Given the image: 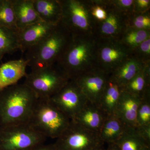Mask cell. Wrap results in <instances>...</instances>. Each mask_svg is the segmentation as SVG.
<instances>
[{"label":"cell","instance_id":"1","mask_svg":"<svg viewBox=\"0 0 150 150\" xmlns=\"http://www.w3.org/2000/svg\"><path fill=\"white\" fill-rule=\"evenodd\" d=\"M37 99L24 83L0 91V126L29 122Z\"/></svg>","mask_w":150,"mask_h":150},{"label":"cell","instance_id":"2","mask_svg":"<svg viewBox=\"0 0 150 150\" xmlns=\"http://www.w3.org/2000/svg\"><path fill=\"white\" fill-rule=\"evenodd\" d=\"M96 40L93 36L72 35L56 66L70 80L95 68Z\"/></svg>","mask_w":150,"mask_h":150},{"label":"cell","instance_id":"3","mask_svg":"<svg viewBox=\"0 0 150 150\" xmlns=\"http://www.w3.org/2000/svg\"><path fill=\"white\" fill-rule=\"evenodd\" d=\"M72 35L61 23L48 35L29 48L25 59L31 70L56 65L68 46Z\"/></svg>","mask_w":150,"mask_h":150},{"label":"cell","instance_id":"4","mask_svg":"<svg viewBox=\"0 0 150 150\" xmlns=\"http://www.w3.org/2000/svg\"><path fill=\"white\" fill-rule=\"evenodd\" d=\"M29 123L46 138L57 139L69 127L71 120L50 99L38 98Z\"/></svg>","mask_w":150,"mask_h":150},{"label":"cell","instance_id":"5","mask_svg":"<svg viewBox=\"0 0 150 150\" xmlns=\"http://www.w3.org/2000/svg\"><path fill=\"white\" fill-rule=\"evenodd\" d=\"M60 23L72 35L93 36L95 22L90 12L89 0H60Z\"/></svg>","mask_w":150,"mask_h":150},{"label":"cell","instance_id":"6","mask_svg":"<svg viewBox=\"0 0 150 150\" xmlns=\"http://www.w3.org/2000/svg\"><path fill=\"white\" fill-rule=\"evenodd\" d=\"M46 139L29 122L0 126V150H32Z\"/></svg>","mask_w":150,"mask_h":150},{"label":"cell","instance_id":"7","mask_svg":"<svg viewBox=\"0 0 150 150\" xmlns=\"http://www.w3.org/2000/svg\"><path fill=\"white\" fill-rule=\"evenodd\" d=\"M70 80L56 65L31 70L25 77L24 83L38 98L50 99Z\"/></svg>","mask_w":150,"mask_h":150},{"label":"cell","instance_id":"8","mask_svg":"<svg viewBox=\"0 0 150 150\" xmlns=\"http://www.w3.org/2000/svg\"><path fill=\"white\" fill-rule=\"evenodd\" d=\"M96 40L95 68L110 75L133 56L132 51L118 40Z\"/></svg>","mask_w":150,"mask_h":150},{"label":"cell","instance_id":"9","mask_svg":"<svg viewBox=\"0 0 150 150\" xmlns=\"http://www.w3.org/2000/svg\"><path fill=\"white\" fill-rule=\"evenodd\" d=\"M54 144L58 150H93L104 144L98 133L72 121L67 131Z\"/></svg>","mask_w":150,"mask_h":150},{"label":"cell","instance_id":"10","mask_svg":"<svg viewBox=\"0 0 150 150\" xmlns=\"http://www.w3.org/2000/svg\"><path fill=\"white\" fill-rule=\"evenodd\" d=\"M50 100L71 121L76 118L88 102L73 80L69 81L66 85L51 97Z\"/></svg>","mask_w":150,"mask_h":150},{"label":"cell","instance_id":"11","mask_svg":"<svg viewBox=\"0 0 150 150\" xmlns=\"http://www.w3.org/2000/svg\"><path fill=\"white\" fill-rule=\"evenodd\" d=\"M107 16L104 21L95 23L93 37L97 39L119 40L127 27L128 16L121 12L105 0Z\"/></svg>","mask_w":150,"mask_h":150},{"label":"cell","instance_id":"12","mask_svg":"<svg viewBox=\"0 0 150 150\" xmlns=\"http://www.w3.org/2000/svg\"><path fill=\"white\" fill-rule=\"evenodd\" d=\"M110 75L94 68L74 80L88 102L98 105Z\"/></svg>","mask_w":150,"mask_h":150},{"label":"cell","instance_id":"13","mask_svg":"<svg viewBox=\"0 0 150 150\" xmlns=\"http://www.w3.org/2000/svg\"><path fill=\"white\" fill-rule=\"evenodd\" d=\"M141 100L139 98L122 88L115 115L125 128H134L137 126V112Z\"/></svg>","mask_w":150,"mask_h":150},{"label":"cell","instance_id":"14","mask_svg":"<svg viewBox=\"0 0 150 150\" xmlns=\"http://www.w3.org/2000/svg\"><path fill=\"white\" fill-rule=\"evenodd\" d=\"M57 25L40 21L30 25L18 32L20 51L23 53L49 35Z\"/></svg>","mask_w":150,"mask_h":150},{"label":"cell","instance_id":"15","mask_svg":"<svg viewBox=\"0 0 150 150\" xmlns=\"http://www.w3.org/2000/svg\"><path fill=\"white\" fill-rule=\"evenodd\" d=\"M28 61L21 59L12 60L0 66V91L4 89L16 84L27 75L26 68Z\"/></svg>","mask_w":150,"mask_h":150},{"label":"cell","instance_id":"16","mask_svg":"<svg viewBox=\"0 0 150 150\" xmlns=\"http://www.w3.org/2000/svg\"><path fill=\"white\" fill-rule=\"evenodd\" d=\"M106 118L98 105L88 102L76 118L71 121L85 129L98 133Z\"/></svg>","mask_w":150,"mask_h":150},{"label":"cell","instance_id":"17","mask_svg":"<svg viewBox=\"0 0 150 150\" xmlns=\"http://www.w3.org/2000/svg\"><path fill=\"white\" fill-rule=\"evenodd\" d=\"M146 64L133 54L112 71L110 75V79L123 88Z\"/></svg>","mask_w":150,"mask_h":150},{"label":"cell","instance_id":"18","mask_svg":"<svg viewBox=\"0 0 150 150\" xmlns=\"http://www.w3.org/2000/svg\"><path fill=\"white\" fill-rule=\"evenodd\" d=\"M18 32L28 25L42 21L33 6V0H11Z\"/></svg>","mask_w":150,"mask_h":150},{"label":"cell","instance_id":"19","mask_svg":"<svg viewBox=\"0 0 150 150\" xmlns=\"http://www.w3.org/2000/svg\"><path fill=\"white\" fill-rule=\"evenodd\" d=\"M33 4L42 21L56 25L61 21L62 8L60 0H33Z\"/></svg>","mask_w":150,"mask_h":150},{"label":"cell","instance_id":"20","mask_svg":"<svg viewBox=\"0 0 150 150\" xmlns=\"http://www.w3.org/2000/svg\"><path fill=\"white\" fill-rule=\"evenodd\" d=\"M121 90V87L110 76L98 104L106 117L115 115Z\"/></svg>","mask_w":150,"mask_h":150},{"label":"cell","instance_id":"21","mask_svg":"<svg viewBox=\"0 0 150 150\" xmlns=\"http://www.w3.org/2000/svg\"><path fill=\"white\" fill-rule=\"evenodd\" d=\"M125 126L115 115L107 116L98 132L103 143L115 144L122 137Z\"/></svg>","mask_w":150,"mask_h":150},{"label":"cell","instance_id":"22","mask_svg":"<svg viewBox=\"0 0 150 150\" xmlns=\"http://www.w3.org/2000/svg\"><path fill=\"white\" fill-rule=\"evenodd\" d=\"M123 89L141 99L150 91V63L146 64Z\"/></svg>","mask_w":150,"mask_h":150},{"label":"cell","instance_id":"23","mask_svg":"<svg viewBox=\"0 0 150 150\" xmlns=\"http://www.w3.org/2000/svg\"><path fill=\"white\" fill-rule=\"evenodd\" d=\"M136 128H126L122 137L114 144L121 150H142L145 146H150L139 135Z\"/></svg>","mask_w":150,"mask_h":150},{"label":"cell","instance_id":"24","mask_svg":"<svg viewBox=\"0 0 150 150\" xmlns=\"http://www.w3.org/2000/svg\"><path fill=\"white\" fill-rule=\"evenodd\" d=\"M20 50L18 33L0 26V59Z\"/></svg>","mask_w":150,"mask_h":150},{"label":"cell","instance_id":"25","mask_svg":"<svg viewBox=\"0 0 150 150\" xmlns=\"http://www.w3.org/2000/svg\"><path fill=\"white\" fill-rule=\"evenodd\" d=\"M150 37V30L127 27L119 38V42L132 52L142 42Z\"/></svg>","mask_w":150,"mask_h":150},{"label":"cell","instance_id":"26","mask_svg":"<svg viewBox=\"0 0 150 150\" xmlns=\"http://www.w3.org/2000/svg\"><path fill=\"white\" fill-rule=\"evenodd\" d=\"M0 26L18 32L11 0H3L0 6Z\"/></svg>","mask_w":150,"mask_h":150},{"label":"cell","instance_id":"27","mask_svg":"<svg viewBox=\"0 0 150 150\" xmlns=\"http://www.w3.org/2000/svg\"><path fill=\"white\" fill-rule=\"evenodd\" d=\"M137 126H150V91L141 98L137 110Z\"/></svg>","mask_w":150,"mask_h":150},{"label":"cell","instance_id":"28","mask_svg":"<svg viewBox=\"0 0 150 150\" xmlns=\"http://www.w3.org/2000/svg\"><path fill=\"white\" fill-rule=\"evenodd\" d=\"M127 27L140 30H150V12L145 13H133L128 16Z\"/></svg>","mask_w":150,"mask_h":150},{"label":"cell","instance_id":"29","mask_svg":"<svg viewBox=\"0 0 150 150\" xmlns=\"http://www.w3.org/2000/svg\"><path fill=\"white\" fill-rule=\"evenodd\" d=\"M90 12L95 23L105 19L107 16L105 0H89Z\"/></svg>","mask_w":150,"mask_h":150},{"label":"cell","instance_id":"30","mask_svg":"<svg viewBox=\"0 0 150 150\" xmlns=\"http://www.w3.org/2000/svg\"><path fill=\"white\" fill-rule=\"evenodd\" d=\"M133 53L145 64L150 63V37L142 42L133 51Z\"/></svg>","mask_w":150,"mask_h":150},{"label":"cell","instance_id":"31","mask_svg":"<svg viewBox=\"0 0 150 150\" xmlns=\"http://www.w3.org/2000/svg\"><path fill=\"white\" fill-rule=\"evenodd\" d=\"M134 0H109L115 8L127 16L134 13Z\"/></svg>","mask_w":150,"mask_h":150},{"label":"cell","instance_id":"32","mask_svg":"<svg viewBox=\"0 0 150 150\" xmlns=\"http://www.w3.org/2000/svg\"><path fill=\"white\" fill-rule=\"evenodd\" d=\"M150 10V0H134V13H145Z\"/></svg>","mask_w":150,"mask_h":150},{"label":"cell","instance_id":"33","mask_svg":"<svg viewBox=\"0 0 150 150\" xmlns=\"http://www.w3.org/2000/svg\"><path fill=\"white\" fill-rule=\"evenodd\" d=\"M136 128L139 135L148 144H150V126H137Z\"/></svg>","mask_w":150,"mask_h":150},{"label":"cell","instance_id":"34","mask_svg":"<svg viewBox=\"0 0 150 150\" xmlns=\"http://www.w3.org/2000/svg\"><path fill=\"white\" fill-rule=\"evenodd\" d=\"M32 150H58L55 144H43L38 145Z\"/></svg>","mask_w":150,"mask_h":150},{"label":"cell","instance_id":"35","mask_svg":"<svg viewBox=\"0 0 150 150\" xmlns=\"http://www.w3.org/2000/svg\"><path fill=\"white\" fill-rule=\"evenodd\" d=\"M106 150H121L115 144H108L107 149Z\"/></svg>","mask_w":150,"mask_h":150},{"label":"cell","instance_id":"36","mask_svg":"<svg viewBox=\"0 0 150 150\" xmlns=\"http://www.w3.org/2000/svg\"><path fill=\"white\" fill-rule=\"evenodd\" d=\"M93 150H106L103 148V145L100 146L96 148L95 149Z\"/></svg>","mask_w":150,"mask_h":150},{"label":"cell","instance_id":"37","mask_svg":"<svg viewBox=\"0 0 150 150\" xmlns=\"http://www.w3.org/2000/svg\"><path fill=\"white\" fill-rule=\"evenodd\" d=\"M142 150H150V146H145L143 148Z\"/></svg>","mask_w":150,"mask_h":150},{"label":"cell","instance_id":"38","mask_svg":"<svg viewBox=\"0 0 150 150\" xmlns=\"http://www.w3.org/2000/svg\"><path fill=\"white\" fill-rule=\"evenodd\" d=\"M3 0H0V6L2 4Z\"/></svg>","mask_w":150,"mask_h":150}]
</instances>
